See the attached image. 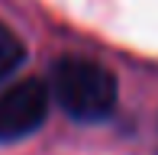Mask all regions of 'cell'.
<instances>
[{"mask_svg": "<svg viewBox=\"0 0 158 155\" xmlns=\"http://www.w3.org/2000/svg\"><path fill=\"white\" fill-rule=\"evenodd\" d=\"M48 94L58 100V107L77 123H100L116 110V78L110 68L90 58H58L52 65V81L45 84Z\"/></svg>", "mask_w": 158, "mask_h": 155, "instance_id": "1", "label": "cell"}, {"mask_svg": "<svg viewBox=\"0 0 158 155\" xmlns=\"http://www.w3.org/2000/svg\"><path fill=\"white\" fill-rule=\"evenodd\" d=\"M52 94L42 81L26 78L0 94V142H19L32 136L48 116Z\"/></svg>", "mask_w": 158, "mask_h": 155, "instance_id": "2", "label": "cell"}, {"mask_svg": "<svg viewBox=\"0 0 158 155\" xmlns=\"http://www.w3.org/2000/svg\"><path fill=\"white\" fill-rule=\"evenodd\" d=\"M23 61H26V45H23V39L0 23V81L10 78Z\"/></svg>", "mask_w": 158, "mask_h": 155, "instance_id": "3", "label": "cell"}]
</instances>
